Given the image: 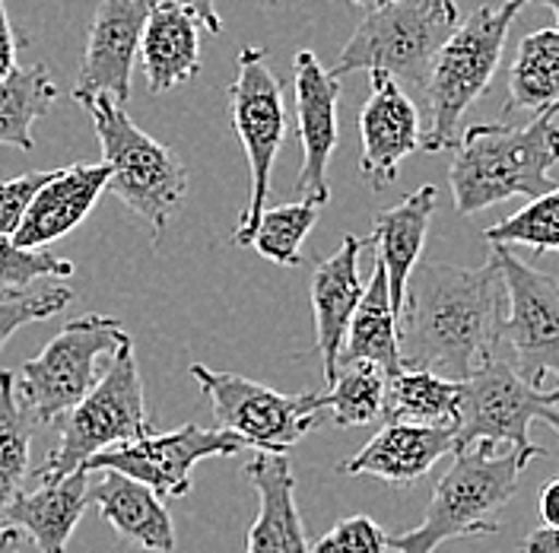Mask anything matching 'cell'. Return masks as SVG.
<instances>
[{
    "label": "cell",
    "mask_w": 559,
    "mask_h": 553,
    "mask_svg": "<svg viewBox=\"0 0 559 553\" xmlns=\"http://www.w3.org/2000/svg\"><path fill=\"white\" fill-rule=\"evenodd\" d=\"M506 311L509 293L492 255L484 268L417 264L397 318L404 369L467 381L496 360Z\"/></svg>",
    "instance_id": "cell-1"
},
{
    "label": "cell",
    "mask_w": 559,
    "mask_h": 553,
    "mask_svg": "<svg viewBox=\"0 0 559 553\" xmlns=\"http://www.w3.org/2000/svg\"><path fill=\"white\" fill-rule=\"evenodd\" d=\"M559 108L540 111L527 125H471L454 146L449 185L454 210L474 216L509 198H540L559 181Z\"/></svg>",
    "instance_id": "cell-2"
},
{
    "label": "cell",
    "mask_w": 559,
    "mask_h": 553,
    "mask_svg": "<svg viewBox=\"0 0 559 553\" xmlns=\"http://www.w3.org/2000/svg\"><path fill=\"white\" fill-rule=\"evenodd\" d=\"M524 468L527 464L515 451H496L492 446L457 451L423 521L404 534H394L391 553H436L457 538L496 534L499 513L512 503Z\"/></svg>",
    "instance_id": "cell-3"
},
{
    "label": "cell",
    "mask_w": 559,
    "mask_h": 553,
    "mask_svg": "<svg viewBox=\"0 0 559 553\" xmlns=\"http://www.w3.org/2000/svg\"><path fill=\"white\" fill-rule=\"evenodd\" d=\"M461 26L457 0H372L369 13L337 55L331 77L356 70L426 90L432 61Z\"/></svg>",
    "instance_id": "cell-4"
},
{
    "label": "cell",
    "mask_w": 559,
    "mask_h": 553,
    "mask_svg": "<svg viewBox=\"0 0 559 553\" xmlns=\"http://www.w3.org/2000/svg\"><path fill=\"white\" fill-rule=\"evenodd\" d=\"M527 0H506L502 7H480L474 10L449 45L432 61L426 80V128H423V150L442 153L457 146V121L464 111L489 90L502 48L512 23L519 20Z\"/></svg>",
    "instance_id": "cell-5"
},
{
    "label": "cell",
    "mask_w": 559,
    "mask_h": 553,
    "mask_svg": "<svg viewBox=\"0 0 559 553\" xmlns=\"http://www.w3.org/2000/svg\"><path fill=\"white\" fill-rule=\"evenodd\" d=\"M90 111L99 134L103 163L108 166V191L138 213L153 230V243L163 239L175 210L188 195V173L175 150L163 146L146 131H140L111 96H83L76 99Z\"/></svg>",
    "instance_id": "cell-6"
},
{
    "label": "cell",
    "mask_w": 559,
    "mask_h": 553,
    "mask_svg": "<svg viewBox=\"0 0 559 553\" xmlns=\"http://www.w3.org/2000/svg\"><path fill=\"white\" fill-rule=\"evenodd\" d=\"M156 433V420L146 411L143 376L131 341L121 346L105 369L103 381L64 416L61 443L35 471V481L55 484L83 471L99 451L128 446Z\"/></svg>",
    "instance_id": "cell-7"
},
{
    "label": "cell",
    "mask_w": 559,
    "mask_h": 553,
    "mask_svg": "<svg viewBox=\"0 0 559 553\" xmlns=\"http://www.w3.org/2000/svg\"><path fill=\"white\" fill-rule=\"evenodd\" d=\"M128 334L111 315H80L68 321L41 353L26 360L16 379V398L35 423H55L68 416L99 381L103 360H111Z\"/></svg>",
    "instance_id": "cell-8"
},
{
    "label": "cell",
    "mask_w": 559,
    "mask_h": 553,
    "mask_svg": "<svg viewBox=\"0 0 559 553\" xmlns=\"http://www.w3.org/2000/svg\"><path fill=\"white\" fill-rule=\"evenodd\" d=\"M191 379L201 385L219 430L267 455H286L328 420L318 391L283 395L236 373H216L204 363L191 366Z\"/></svg>",
    "instance_id": "cell-9"
},
{
    "label": "cell",
    "mask_w": 559,
    "mask_h": 553,
    "mask_svg": "<svg viewBox=\"0 0 559 553\" xmlns=\"http://www.w3.org/2000/svg\"><path fill=\"white\" fill-rule=\"evenodd\" d=\"M547 408H559V388L540 391L522 379L509 360H489L480 373L461 381L454 455L474 446H509L524 464L544 458V449L531 443L527 430Z\"/></svg>",
    "instance_id": "cell-10"
},
{
    "label": "cell",
    "mask_w": 559,
    "mask_h": 553,
    "mask_svg": "<svg viewBox=\"0 0 559 553\" xmlns=\"http://www.w3.org/2000/svg\"><path fill=\"white\" fill-rule=\"evenodd\" d=\"M229 111L236 134L242 140L248 169H251V191L245 204L233 243L248 245L251 233L267 210L271 175L277 163L280 146L286 138V108H283V86L277 73L267 68L264 48H242L239 51V73L229 86Z\"/></svg>",
    "instance_id": "cell-11"
},
{
    "label": "cell",
    "mask_w": 559,
    "mask_h": 553,
    "mask_svg": "<svg viewBox=\"0 0 559 553\" xmlns=\"http://www.w3.org/2000/svg\"><path fill=\"white\" fill-rule=\"evenodd\" d=\"M509 293L499 344L509 346L519 376L540 391L559 388V280L524 264L509 245H489Z\"/></svg>",
    "instance_id": "cell-12"
},
{
    "label": "cell",
    "mask_w": 559,
    "mask_h": 553,
    "mask_svg": "<svg viewBox=\"0 0 559 553\" xmlns=\"http://www.w3.org/2000/svg\"><path fill=\"white\" fill-rule=\"evenodd\" d=\"M245 449L239 436L226 430H204L198 423H188L173 433H153L146 439L115 446L99 451L86 461L83 471H118L131 481L146 484L153 493L181 499L191 490V468L204 458L216 455H236Z\"/></svg>",
    "instance_id": "cell-13"
},
{
    "label": "cell",
    "mask_w": 559,
    "mask_h": 553,
    "mask_svg": "<svg viewBox=\"0 0 559 553\" xmlns=\"http://www.w3.org/2000/svg\"><path fill=\"white\" fill-rule=\"evenodd\" d=\"M153 7L156 0H103L96 7L73 99L111 96L118 105L131 99V77L140 61V42Z\"/></svg>",
    "instance_id": "cell-14"
},
{
    "label": "cell",
    "mask_w": 559,
    "mask_h": 553,
    "mask_svg": "<svg viewBox=\"0 0 559 553\" xmlns=\"http://www.w3.org/2000/svg\"><path fill=\"white\" fill-rule=\"evenodd\" d=\"M293 93H296V121L302 140V169L296 175L299 201L324 208L331 198L328 163L337 146V99L341 80L321 68L312 51H299L293 61Z\"/></svg>",
    "instance_id": "cell-15"
},
{
    "label": "cell",
    "mask_w": 559,
    "mask_h": 553,
    "mask_svg": "<svg viewBox=\"0 0 559 553\" xmlns=\"http://www.w3.org/2000/svg\"><path fill=\"white\" fill-rule=\"evenodd\" d=\"M359 173L376 188L397 178L401 163L423 146V121L414 99L384 73H372V93L359 111Z\"/></svg>",
    "instance_id": "cell-16"
},
{
    "label": "cell",
    "mask_w": 559,
    "mask_h": 553,
    "mask_svg": "<svg viewBox=\"0 0 559 553\" xmlns=\"http://www.w3.org/2000/svg\"><path fill=\"white\" fill-rule=\"evenodd\" d=\"M369 239L344 236L341 248L331 258H321L312 274V311H314V344L324 363V381L337 379L341 353L347 344V331L353 315L366 296V283L359 276V255Z\"/></svg>",
    "instance_id": "cell-17"
},
{
    "label": "cell",
    "mask_w": 559,
    "mask_h": 553,
    "mask_svg": "<svg viewBox=\"0 0 559 553\" xmlns=\"http://www.w3.org/2000/svg\"><path fill=\"white\" fill-rule=\"evenodd\" d=\"M245 481L258 493V516L248 528L245 553H312L296 506V478L286 455H254L245 464Z\"/></svg>",
    "instance_id": "cell-18"
},
{
    "label": "cell",
    "mask_w": 559,
    "mask_h": 553,
    "mask_svg": "<svg viewBox=\"0 0 559 553\" xmlns=\"http://www.w3.org/2000/svg\"><path fill=\"white\" fill-rule=\"evenodd\" d=\"M449 451H454V426L384 423L382 433H376L337 471L356 478L369 474L391 486H414Z\"/></svg>",
    "instance_id": "cell-19"
},
{
    "label": "cell",
    "mask_w": 559,
    "mask_h": 553,
    "mask_svg": "<svg viewBox=\"0 0 559 553\" xmlns=\"http://www.w3.org/2000/svg\"><path fill=\"white\" fill-rule=\"evenodd\" d=\"M108 166L99 163H76L61 166L55 178L38 191L33 208L26 213L13 243L20 248H45L73 233L96 208V201L108 191Z\"/></svg>",
    "instance_id": "cell-20"
},
{
    "label": "cell",
    "mask_w": 559,
    "mask_h": 553,
    "mask_svg": "<svg viewBox=\"0 0 559 553\" xmlns=\"http://www.w3.org/2000/svg\"><path fill=\"white\" fill-rule=\"evenodd\" d=\"M90 506V471H76L64 481L45 484L35 481L33 490H23L16 503L3 513L0 528L33 538L41 553H68L70 534Z\"/></svg>",
    "instance_id": "cell-21"
},
{
    "label": "cell",
    "mask_w": 559,
    "mask_h": 553,
    "mask_svg": "<svg viewBox=\"0 0 559 553\" xmlns=\"http://www.w3.org/2000/svg\"><path fill=\"white\" fill-rule=\"evenodd\" d=\"M439 201V191L432 185H423L414 195H407L401 204L376 213L369 245H376V261L384 268L388 276V293H391V309L401 318L407 283L417 271L426 233L432 223V210Z\"/></svg>",
    "instance_id": "cell-22"
},
{
    "label": "cell",
    "mask_w": 559,
    "mask_h": 553,
    "mask_svg": "<svg viewBox=\"0 0 559 553\" xmlns=\"http://www.w3.org/2000/svg\"><path fill=\"white\" fill-rule=\"evenodd\" d=\"M201 20L178 3H156L140 42L146 90L169 93L201 73Z\"/></svg>",
    "instance_id": "cell-23"
},
{
    "label": "cell",
    "mask_w": 559,
    "mask_h": 553,
    "mask_svg": "<svg viewBox=\"0 0 559 553\" xmlns=\"http://www.w3.org/2000/svg\"><path fill=\"white\" fill-rule=\"evenodd\" d=\"M90 503L103 513V519L131 544L153 553L175 551V525L159 493L146 484L131 481L118 471H103L96 484H90Z\"/></svg>",
    "instance_id": "cell-24"
},
{
    "label": "cell",
    "mask_w": 559,
    "mask_h": 553,
    "mask_svg": "<svg viewBox=\"0 0 559 553\" xmlns=\"http://www.w3.org/2000/svg\"><path fill=\"white\" fill-rule=\"evenodd\" d=\"M349 363H372L388 379L404 369L401 341H397V315L391 309L388 276H384V268L379 261H376L372 280L366 283V296H362L359 309L349 321L341 366H349Z\"/></svg>",
    "instance_id": "cell-25"
},
{
    "label": "cell",
    "mask_w": 559,
    "mask_h": 553,
    "mask_svg": "<svg viewBox=\"0 0 559 553\" xmlns=\"http://www.w3.org/2000/svg\"><path fill=\"white\" fill-rule=\"evenodd\" d=\"M461 404V381L442 379L426 369H401L388 379L384 423H417V426H454Z\"/></svg>",
    "instance_id": "cell-26"
},
{
    "label": "cell",
    "mask_w": 559,
    "mask_h": 553,
    "mask_svg": "<svg viewBox=\"0 0 559 553\" xmlns=\"http://www.w3.org/2000/svg\"><path fill=\"white\" fill-rule=\"evenodd\" d=\"M559 108V26L524 35L509 70L506 111Z\"/></svg>",
    "instance_id": "cell-27"
},
{
    "label": "cell",
    "mask_w": 559,
    "mask_h": 553,
    "mask_svg": "<svg viewBox=\"0 0 559 553\" xmlns=\"http://www.w3.org/2000/svg\"><path fill=\"white\" fill-rule=\"evenodd\" d=\"M61 90L45 64L16 68L0 83V146L33 150V125L58 103Z\"/></svg>",
    "instance_id": "cell-28"
},
{
    "label": "cell",
    "mask_w": 559,
    "mask_h": 553,
    "mask_svg": "<svg viewBox=\"0 0 559 553\" xmlns=\"http://www.w3.org/2000/svg\"><path fill=\"white\" fill-rule=\"evenodd\" d=\"M35 420L16 398V376L0 373V519L29 478Z\"/></svg>",
    "instance_id": "cell-29"
},
{
    "label": "cell",
    "mask_w": 559,
    "mask_h": 553,
    "mask_svg": "<svg viewBox=\"0 0 559 553\" xmlns=\"http://www.w3.org/2000/svg\"><path fill=\"white\" fill-rule=\"evenodd\" d=\"M388 376L372 363H349L341 366L337 379L321 395V411L334 426H369L382 420Z\"/></svg>",
    "instance_id": "cell-30"
},
{
    "label": "cell",
    "mask_w": 559,
    "mask_h": 553,
    "mask_svg": "<svg viewBox=\"0 0 559 553\" xmlns=\"http://www.w3.org/2000/svg\"><path fill=\"white\" fill-rule=\"evenodd\" d=\"M318 213H321V208L309 204V201L267 208L261 213L248 245H254V251L274 264L296 268V264H302V243L314 230Z\"/></svg>",
    "instance_id": "cell-31"
},
{
    "label": "cell",
    "mask_w": 559,
    "mask_h": 553,
    "mask_svg": "<svg viewBox=\"0 0 559 553\" xmlns=\"http://www.w3.org/2000/svg\"><path fill=\"white\" fill-rule=\"evenodd\" d=\"M489 245H524L534 251H559V185L534 198L519 213L499 220L484 233Z\"/></svg>",
    "instance_id": "cell-32"
},
{
    "label": "cell",
    "mask_w": 559,
    "mask_h": 553,
    "mask_svg": "<svg viewBox=\"0 0 559 553\" xmlns=\"http://www.w3.org/2000/svg\"><path fill=\"white\" fill-rule=\"evenodd\" d=\"M73 264L48 248H20L13 239L0 236V293H29L35 280L70 276Z\"/></svg>",
    "instance_id": "cell-33"
},
{
    "label": "cell",
    "mask_w": 559,
    "mask_h": 553,
    "mask_svg": "<svg viewBox=\"0 0 559 553\" xmlns=\"http://www.w3.org/2000/svg\"><path fill=\"white\" fill-rule=\"evenodd\" d=\"M70 303H73V290H64V286H45V290L0 296V350L23 325L45 321L61 309H68Z\"/></svg>",
    "instance_id": "cell-34"
},
{
    "label": "cell",
    "mask_w": 559,
    "mask_h": 553,
    "mask_svg": "<svg viewBox=\"0 0 559 553\" xmlns=\"http://www.w3.org/2000/svg\"><path fill=\"white\" fill-rule=\"evenodd\" d=\"M312 553H391V538L369 516H349L312 544Z\"/></svg>",
    "instance_id": "cell-35"
},
{
    "label": "cell",
    "mask_w": 559,
    "mask_h": 553,
    "mask_svg": "<svg viewBox=\"0 0 559 553\" xmlns=\"http://www.w3.org/2000/svg\"><path fill=\"white\" fill-rule=\"evenodd\" d=\"M58 169L51 173H26L16 178L0 181V236L13 239L26 220V213L33 208V201L38 198V191L55 178Z\"/></svg>",
    "instance_id": "cell-36"
},
{
    "label": "cell",
    "mask_w": 559,
    "mask_h": 553,
    "mask_svg": "<svg viewBox=\"0 0 559 553\" xmlns=\"http://www.w3.org/2000/svg\"><path fill=\"white\" fill-rule=\"evenodd\" d=\"M26 45V38H16V30L10 23V13H7V3L0 0V83L20 68L16 64V51Z\"/></svg>",
    "instance_id": "cell-37"
},
{
    "label": "cell",
    "mask_w": 559,
    "mask_h": 553,
    "mask_svg": "<svg viewBox=\"0 0 559 553\" xmlns=\"http://www.w3.org/2000/svg\"><path fill=\"white\" fill-rule=\"evenodd\" d=\"M156 3H178V7H188V10L201 20V26H204L210 35L223 33V20L216 16L213 0H156Z\"/></svg>",
    "instance_id": "cell-38"
},
{
    "label": "cell",
    "mask_w": 559,
    "mask_h": 553,
    "mask_svg": "<svg viewBox=\"0 0 559 553\" xmlns=\"http://www.w3.org/2000/svg\"><path fill=\"white\" fill-rule=\"evenodd\" d=\"M537 509H540V519H544L547 528H559V478H554L550 484L540 486Z\"/></svg>",
    "instance_id": "cell-39"
},
{
    "label": "cell",
    "mask_w": 559,
    "mask_h": 553,
    "mask_svg": "<svg viewBox=\"0 0 559 553\" xmlns=\"http://www.w3.org/2000/svg\"><path fill=\"white\" fill-rule=\"evenodd\" d=\"M522 553H559V528H537L522 541Z\"/></svg>",
    "instance_id": "cell-40"
},
{
    "label": "cell",
    "mask_w": 559,
    "mask_h": 553,
    "mask_svg": "<svg viewBox=\"0 0 559 553\" xmlns=\"http://www.w3.org/2000/svg\"><path fill=\"white\" fill-rule=\"evenodd\" d=\"M0 553H23L20 551V534L16 531L0 528Z\"/></svg>",
    "instance_id": "cell-41"
},
{
    "label": "cell",
    "mask_w": 559,
    "mask_h": 553,
    "mask_svg": "<svg viewBox=\"0 0 559 553\" xmlns=\"http://www.w3.org/2000/svg\"><path fill=\"white\" fill-rule=\"evenodd\" d=\"M540 420H544V423H547V426H550V430L559 436V408H547V411L540 414Z\"/></svg>",
    "instance_id": "cell-42"
},
{
    "label": "cell",
    "mask_w": 559,
    "mask_h": 553,
    "mask_svg": "<svg viewBox=\"0 0 559 553\" xmlns=\"http://www.w3.org/2000/svg\"><path fill=\"white\" fill-rule=\"evenodd\" d=\"M527 3H544V7H550V10L557 13V26H559V0H527Z\"/></svg>",
    "instance_id": "cell-43"
},
{
    "label": "cell",
    "mask_w": 559,
    "mask_h": 553,
    "mask_svg": "<svg viewBox=\"0 0 559 553\" xmlns=\"http://www.w3.org/2000/svg\"><path fill=\"white\" fill-rule=\"evenodd\" d=\"M353 3H359V7H362V3H369V0H353Z\"/></svg>",
    "instance_id": "cell-44"
},
{
    "label": "cell",
    "mask_w": 559,
    "mask_h": 553,
    "mask_svg": "<svg viewBox=\"0 0 559 553\" xmlns=\"http://www.w3.org/2000/svg\"><path fill=\"white\" fill-rule=\"evenodd\" d=\"M267 3H277V0H267Z\"/></svg>",
    "instance_id": "cell-45"
}]
</instances>
